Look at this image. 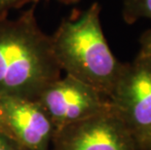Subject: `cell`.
Listing matches in <instances>:
<instances>
[{"label":"cell","instance_id":"9c48e42d","mask_svg":"<svg viewBox=\"0 0 151 150\" xmlns=\"http://www.w3.org/2000/svg\"><path fill=\"white\" fill-rule=\"evenodd\" d=\"M0 150H27L15 140L0 133Z\"/></svg>","mask_w":151,"mask_h":150},{"label":"cell","instance_id":"52a82bcc","mask_svg":"<svg viewBox=\"0 0 151 150\" xmlns=\"http://www.w3.org/2000/svg\"><path fill=\"white\" fill-rule=\"evenodd\" d=\"M123 18L128 24L140 19L151 20V0H125Z\"/></svg>","mask_w":151,"mask_h":150},{"label":"cell","instance_id":"5b68a950","mask_svg":"<svg viewBox=\"0 0 151 150\" xmlns=\"http://www.w3.org/2000/svg\"><path fill=\"white\" fill-rule=\"evenodd\" d=\"M54 150H142L131 131L109 107L56 131Z\"/></svg>","mask_w":151,"mask_h":150},{"label":"cell","instance_id":"30bf717a","mask_svg":"<svg viewBox=\"0 0 151 150\" xmlns=\"http://www.w3.org/2000/svg\"><path fill=\"white\" fill-rule=\"evenodd\" d=\"M139 53L144 54L151 58V29L147 30L140 38V51Z\"/></svg>","mask_w":151,"mask_h":150},{"label":"cell","instance_id":"7a4b0ae2","mask_svg":"<svg viewBox=\"0 0 151 150\" xmlns=\"http://www.w3.org/2000/svg\"><path fill=\"white\" fill-rule=\"evenodd\" d=\"M99 14L101 7L94 3L77 17L63 21L51 39L60 69L108 98L123 63L108 46Z\"/></svg>","mask_w":151,"mask_h":150},{"label":"cell","instance_id":"7c38bea8","mask_svg":"<svg viewBox=\"0 0 151 150\" xmlns=\"http://www.w3.org/2000/svg\"><path fill=\"white\" fill-rule=\"evenodd\" d=\"M38 1H40V0H28V2H38ZM62 1H65L67 3H74L79 1V0H62Z\"/></svg>","mask_w":151,"mask_h":150},{"label":"cell","instance_id":"277c9868","mask_svg":"<svg viewBox=\"0 0 151 150\" xmlns=\"http://www.w3.org/2000/svg\"><path fill=\"white\" fill-rule=\"evenodd\" d=\"M35 101L49 117L55 132L110 107L107 97L69 75L48 86Z\"/></svg>","mask_w":151,"mask_h":150},{"label":"cell","instance_id":"ba28073f","mask_svg":"<svg viewBox=\"0 0 151 150\" xmlns=\"http://www.w3.org/2000/svg\"><path fill=\"white\" fill-rule=\"evenodd\" d=\"M28 3V0H0V15H6L9 10L21 7Z\"/></svg>","mask_w":151,"mask_h":150},{"label":"cell","instance_id":"6da1fadb","mask_svg":"<svg viewBox=\"0 0 151 150\" xmlns=\"http://www.w3.org/2000/svg\"><path fill=\"white\" fill-rule=\"evenodd\" d=\"M60 72L51 36L39 27L33 8L16 19L0 15V98L35 101Z\"/></svg>","mask_w":151,"mask_h":150},{"label":"cell","instance_id":"4fadbf2b","mask_svg":"<svg viewBox=\"0 0 151 150\" xmlns=\"http://www.w3.org/2000/svg\"><path fill=\"white\" fill-rule=\"evenodd\" d=\"M144 150H151V140L147 143L145 147H144Z\"/></svg>","mask_w":151,"mask_h":150},{"label":"cell","instance_id":"8fae6325","mask_svg":"<svg viewBox=\"0 0 151 150\" xmlns=\"http://www.w3.org/2000/svg\"><path fill=\"white\" fill-rule=\"evenodd\" d=\"M0 133H1V135L6 136V133H5V128H4V125H3L1 116H0Z\"/></svg>","mask_w":151,"mask_h":150},{"label":"cell","instance_id":"8992f818","mask_svg":"<svg viewBox=\"0 0 151 150\" xmlns=\"http://www.w3.org/2000/svg\"><path fill=\"white\" fill-rule=\"evenodd\" d=\"M0 116L6 136L27 150H49L55 128L36 101L0 98Z\"/></svg>","mask_w":151,"mask_h":150},{"label":"cell","instance_id":"3957f363","mask_svg":"<svg viewBox=\"0 0 151 150\" xmlns=\"http://www.w3.org/2000/svg\"><path fill=\"white\" fill-rule=\"evenodd\" d=\"M108 100L144 150L151 140L150 57L139 53L134 62L123 65Z\"/></svg>","mask_w":151,"mask_h":150}]
</instances>
